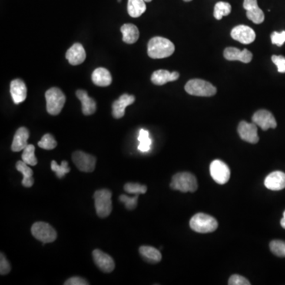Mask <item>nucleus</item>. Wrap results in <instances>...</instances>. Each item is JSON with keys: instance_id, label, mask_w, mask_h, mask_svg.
I'll return each instance as SVG.
<instances>
[{"instance_id": "obj_39", "label": "nucleus", "mask_w": 285, "mask_h": 285, "mask_svg": "<svg viewBox=\"0 0 285 285\" xmlns=\"http://www.w3.org/2000/svg\"><path fill=\"white\" fill-rule=\"evenodd\" d=\"M272 61L277 67L280 73H285V57L283 56H273Z\"/></svg>"}, {"instance_id": "obj_35", "label": "nucleus", "mask_w": 285, "mask_h": 285, "mask_svg": "<svg viewBox=\"0 0 285 285\" xmlns=\"http://www.w3.org/2000/svg\"><path fill=\"white\" fill-rule=\"evenodd\" d=\"M119 200L124 203L127 210H133L137 208V202H138V195H136L133 197H127V195H121L119 197Z\"/></svg>"}, {"instance_id": "obj_15", "label": "nucleus", "mask_w": 285, "mask_h": 285, "mask_svg": "<svg viewBox=\"0 0 285 285\" xmlns=\"http://www.w3.org/2000/svg\"><path fill=\"white\" fill-rule=\"evenodd\" d=\"M225 59L230 61H241L245 64H248L252 61L253 54L249 50L243 49V51L239 50V48L228 47L225 48L223 53Z\"/></svg>"}, {"instance_id": "obj_29", "label": "nucleus", "mask_w": 285, "mask_h": 285, "mask_svg": "<svg viewBox=\"0 0 285 285\" xmlns=\"http://www.w3.org/2000/svg\"><path fill=\"white\" fill-rule=\"evenodd\" d=\"M21 159L22 161L25 162L29 166H36L37 164V160L35 156V147L33 144H28L24 149Z\"/></svg>"}, {"instance_id": "obj_2", "label": "nucleus", "mask_w": 285, "mask_h": 285, "mask_svg": "<svg viewBox=\"0 0 285 285\" xmlns=\"http://www.w3.org/2000/svg\"><path fill=\"white\" fill-rule=\"evenodd\" d=\"M170 187L174 190H179L183 193L197 191L198 188L197 178L191 173L182 172L174 174L172 177Z\"/></svg>"}, {"instance_id": "obj_38", "label": "nucleus", "mask_w": 285, "mask_h": 285, "mask_svg": "<svg viewBox=\"0 0 285 285\" xmlns=\"http://www.w3.org/2000/svg\"><path fill=\"white\" fill-rule=\"evenodd\" d=\"M11 265L9 262L7 260L4 253H1L0 257V273L1 275H7L11 272Z\"/></svg>"}, {"instance_id": "obj_5", "label": "nucleus", "mask_w": 285, "mask_h": 285, "mask_svg": "<svg viewBox=\"0 0 285 285\" xmlns=\"http://www.w3.org/2000/svg\"><path fill=\"white\" fill-rule=\"evenodd\" d=\"M96 213L100 218H107L112 212V193L107 189L97 190L94 194Z\"/></svg>"}, {"instance_id": "obj_30", "label": "nucleus", "mask_w": 285, "mask_h": 285, "mask_svg": "<svg viewBox=\"0 0 285 285\" xmlns=\"http://www.w3.org/2000/svg\"><path fill=\"white\" fill-rule=\"evenodd\" d=\"M138 140L140 141V144L138 146V149L143 152L148 151L151 148V140L149 137V132L147 130L141 129L139 133Z\"/></svg>"}, {"instance_id": "obj_4", "label": "nucleus", "mask_w": 285, "mask_h": 285, "mask_svg": "<svg viewBox=\"0 0 285 285\" xmlns=\"http://www.w3.org/2000/svg\"><path fill=\"white\" fill-rule=\"evenodd\" d=\"M47 111L50 115H58L65 104L66 97L61 89L53 87L45 93Z\"/></svg>"}, {"instance_id": "obj_40", "label": "nucleus", "mask_w": 285, "mask_h": 285, "mask_svg": "<svg viewBox=\"0 0 285 285\" xmlns=\"http://www.w3.org/2000/svg\"><path fill=\"white\" fill-rule=\"evenodd\" d=\"M65 285H88L89 283L84 278L79 277V276H73L71 278L68 279L67 281L64 283Z\"/></svg>"}, {"instance_id": "obj_22", "label": "nucleus", "mask_w": 285, "mask_h": 285, "mask_svg": "<svg viewBox=\"0 0 285 285\" xmlns=\"http://www.w3.org/2000/svg\"><path fill=\"white\" fill-rule=\"evenodd\" d=\"M76 96L82 102V111L84 115L89 116L94 114L96 111V102L93 98L89 97L87 91L79 90Z\"/></svg>"}, {"instance_id": "obj_26", "label": "nucleus", "mask_w": 285, "mask_h": 285, "mask_svg": "<svg viewBox=\"0 0 285 285\" xmlns=\"http://www.w3.org/2000/svg\"><path fill=\"white\" fill-rule=\"evenodd\" d=\"M139 251L143 258L150 263H158L162 260V254L160 250L154 248L152 246H141Z\"/></svg>"}, {"instance_id": "obj_27", "label": "nucleus", "mask_w": 285, "mask_h": 285, "mask_svg": "<svg viewBox=\"0 0 285 285\" xmlns=\"http://www.w3.org/2000/svg\"><path fill=\"white\" fill-rule=\"evenodd\" d=\"M144 0H128L127 1V13L133 18H139L146 11Z\"/></svg>"}, {"instance_id": "obj_16", "label": "nucleus", "mask_w": 285, "mask_h": 285, "mask_svg": "<svg viewBox=\"0 0 285 285\" xmlns=\"http://www.w3.org/2000/svg\"><path fill=\"white\" fill-rule=\"evenodd\" d=\"M136 98L134 96L127 94H122L121 97H119V99L116 100L112 106V109H113L112 114L114 118L120 119L124 117L126 107L133 104Z\"/></svg>"}, {"instance_id": "obj_42", "label": "nucleus", "mask_w": 285, "mask_h": 285, "mask_svg": "<svg viewBox=\"0 0 285 285\" xmlns=\"http://www.w3.org/2000/svg\"><path fill=\"white\" fill-rule=\"evenodd\" d=\"M144 1H145V2L150 3L151 2L152 0H144Z\"/></svg>"}, {"instance_id": "obj_34", "label": "nucleus", "mask_w": 285, "mask_h": 285, "mask_svg": "<svg viewBox=\"0 0 285 285\" xmlns=\"http://www.w3.org/2000/svg\"><path fill=\"white\" fill-rule=\"evenodd\" d=\"M124 189L127 193L135 195L144 194L147 190V186H144V185L131 183L125 184Z\"/></svg>"}, {"instance_id": "obj_31", "label": "nucleus", "mask_w": 285, "mask_h": 285, "mask_svg": "<svg viewBox=\"0 0 285 285\" xmlns=\"http://www.w3.org/2000/svg\"><path fill=\"white\" fill-rule=\"evenodd\" d=\"M51 168L53 171L55 172L58 178H63L66 174L69 173L71 168L68 167V163L67 161H63L61 166L57 164V162L51 161Z\"/></svg>"}, {"instance_id": "obj_9", "label": "nucleus", "mask_w": 285, "mask_h": 285, "mask_svg": "<svg viewBox=\"0 0 285 285\" xmlns=\"http://www.w3.org/2000/svg\"><path fill=\"white\" fill-rule=\"evenodd\" d=\"M72 160L80 171L91 173L95 169V157L84 151H78L73 153Z\"/></svg>"}, {"instance_id": "obj_1", "label": "nucleus", "mask_w": 285, "mask_h": 285, "mask_svg": "<svg viewBox=\"0 0 285 285\" xmlns=\"http://www.w3.org/2000/svg\"><path fill=\"white\" fill-rule=\"evenodd\" d=\"M174 44L164 37H153L147 44V54L152 59L167 58L174 54Z\"/></svg>"}, {"instance_id": "obj_37", "label": "nucleus", "mask_w": 285, "mask_h": 285, "mask_svg": "<svg viewBox=\"0 0 285 285\" xmlns=\"http://www.w3.org/2000/svg\"><path fill=\"white\" fill-rule=\"evenodd\" d=\"M229 285H250V282L240 275H233L228 281Z\"/></svg>"}, {"instance_id": "obj_24", "label": "nucleus", "mask_w": 285, "mask_h": 285, "mask_svg": "<svg viewBox=\"0 0 285 285\" xmlns=\"http://www.w3.org/2000/svg\"><path fill=\"white\" fill-rule=\"evenodd\" d=\"M123 41L127 44H134L138 41L140 37L138 28L133 24H124L121 27Z\"/></svg>"}, {"instance_id": "obj_41", "label": "nucleus", "mask_w": 285, "mask_h": 285, "mask_svg": "<svg viewBox=\"0 0 285 285\" xmlns=\"http://www.w3.org/2000/svg\"><path fill=\"white\" fill-rule=\"evenodd\" d=\"M280 224H281V227L285 229V211L283 212V218L280 220Z\"/></svg>"}, {"instance_id": "obj_18", "label": "nucleus", "mask_w": 285, "mask_h": 285, "mask_svg": "<svg viewBox=\"0 0 285 285\" xmlns=\"http://www.w3.org/2000/svg\"><path fill=\"white\" fill-rule=\"evenodd\" d=\"M265 186L269 190L278 191L285 188V174L281 171H274L265 179Z\"/></svg>"}, {"instance_id": "obj_23", "label": "nucleus", "mask_w": 285, "mask_h": 285, "mask_svg": "<svg viewBox=\"0 0 285 285\" xmlns=\"http://www.w3.org/2000/svg\"><path fill=\"white\" fill-rule=\"evenodd\" d=\"M92 81L98 87H108L112 83L111 74L107 68L98 67L93 72Z\"/></svg>"}, {"instance_id": "obj_10", "label": "nucleus", "mask_w": 285, "mask_h": 285, "mask_svg": "<svg viewBox=\"0 0 285 285\" xmlns=\"http://www.w3.org/2000/svg\"><path fill=\"white\" fill-rule=\"evenodd\" d=\"M238 133L242 140L248 142L250 144H257L259 141L257 124H255L253 122L241 121L238 127Z\"/></svg>"}, {"instance_id": "obj_36", "label": "nucleus", "mask_w": 285, "mask_h": 285, "mask_svg": "<svg viewBox=\"0 0 285 285\" xmlns=\"http://www.w3.org/2000/svg\"><path fill=\"white\" fill-rule=\"evenodd\" d=\"M271 41L273 44L277 46H282L285 43V31L282 32H273L271 34Z\"/></svg>"}, {"instance_id": "obj_6", "label": "nucleus", "mask_w": 285, "mask_h": 285, "mask_svg": "<svg viewBox=\"0 0 285 285\" xmlns=\"http://www.w3.org/2000/svg\"><path fill=\"white\" fill-rule=\"evenodd\" d=\"M185 90L189 94L200 97H211L217 92L216 87L209 82L194 79L186 84Z\"/></svg>"}, {"instance_id": "obj_20", "label": "nucleus", "mask_w": 285, "mask_h": 285, "mask_svg": "<svg viewBox=\"0 0 285 285\" xmlns=\"http://www.w3.org/2000/svg\"><path fill=\"white\" fill-rule=\"evenodd\" d=\"M11 94L15 104H19L25 101L27 96V88L25 83L19 79L13 80L11 84Z\"/></svg>"}, {"instance_id": "obj_17", "label": "nucleus", "mask_w": 285, "mask_h": 285, "mask_svg": "<svg viewBox=\"0 0 285 285\" xmlns=\"http://www.w3.org/2000/svg\"><path fill=\"white\" fill-rule=\"evenodd\" d=\"M87 57L84 46L80 43H75L67 50L66 53V58L71 65H80L84 63Z\"/></svg>"}, {"instance_id": "obj_13", "label": "nucleus", "mask_w": 285, "mask_h": 285, "mask_svg": "<svg viewBox=\"0 0 285 285\" xmlns=\"http://www.w3.org/2000/svg\"><path fill=\"white\" fill-rule=\"evenodd\" d=\"M243 8L246 11V16L255 24L264 21L265 14L257 5V0H244Z\"/></svg>"}, {"instance_id": "obj_21", "label": "nucleus", "mask_w": 285, "mask_h": 285, "mask_svg": "<svg viewBox=\"0 0 285 285\" xmlns=\"http://www.w3.org/2000/svg\"><path fill=\"white\" fill-rule=\"evenodd\" d=\"M179 73L174 71L170 72L167 70H158L153 72L151 75V82L156 85L162 86L169 82L176 81L178 80Z\"/></svg>"}, {"instance_id": "obj_11", "label": "nucleus", "mask_w": 285, "mask_h": 285, "mask_svg": "<svg viewBox=\"0 0 285 285\" xmlns=\"http://www.w3.org/2000/svg\"><path fill=\"white\" fill-rule=\"evenodd\" d=\"M252 121L264 131L269 128H275L277 126L274 116L266 110H261L256 112L252 117Z\"/></svg>"}, {"instance_id": "obj_25", "label": "nucleus", "mask_w": 285, "mask_h": 285, "mask_svg": "<svg viewBox=\"0 0 285 285\" xmlns=\"http://www.w3.org/2000/svg\"><path fill=\"white\" fill-rule=\"evenodd\" d=\"M16 169L23 175V179L21 182L22 186L27 188L31 187L34 183V179L33 177L34 172H33L32 169L30 168L29 165L23 161L17 162Z\"/></svg>"}, {"instance_id": "obj_8", "label": "nucleus", "mask_w": 285, "mask_h": 285, "mask_svg": "<svg viewBox=\"0 0 285 285\" xmlns=\"http://www.w3.org/2000/svg\"><path fill=\"white\" fill-rule=\"evenodd\" d=\"M210 174L216 183L224 185L230 179V171L226 163L221 160H214L210 165Z\"/></svg>"}, {"instance_id": "obj_7", "label": "nucleus", "mask_w": 285, "mask_h": 285, "mask_svg": "<svg viewBox=\"0 0 285 285\" xmlns=\"http://www.w3.org/2000/svg\"><path fill=\"white\" fill-rule=\"evenodd\" d=\"M31 233L37 240L43 244L53 243L57 238V233L51 225L44 222H37L31 227Z\"/></svg>"}, {"instance_id": "obj_12", "label": "nucleus", "mask_w": 285, "mask_h": 285, "mask_svg": "<svg viewBox=\"0 0 285 285\" xmlns=\"http://www.w3.org/2000/svg\"><path fill=\"white\" fill-rule=\"evenodd\" d=\"M230 36L233 39L244 44H251L254 41L256 37L253 29L244 25L235 27L230 33Z\"/></svg>"}, {"instance_id": "obj_3", "label": "nucleus", "mask_w": 285, "mask_h": 285, "mask_svg": "<svg viewBox=\"0 0 285 285\" xmlns=\"http://www.w3.org/2000/svg\"><path fill=\"white\" fill-rule=\"evenodd\" d=\"M190 226L192 230L197 233H211L218 227V222L209 215L197 213L192 217Z\"/></svg>"}, {"instance_id": "obj_19", "label": "nucleus", "mask_w": 285, "mask_h": 285, "mask_svg": "<svg viewBox=\"0 0 285 285\" xmlns=\"http://www.w3.org/2000/svg\"><path fill=\"white\" fill-rule=\"evenodd\" d=\"M29 138H30V133L27 127H19L14 134L11 150L14 152L23 151L24 149L28 146Z\"/></svg>"}, {"instance_id": "obj_33", "label": "nucleus", "mask_w": 285, "mask_h": 285, "mask_svg": "<svg viewBox=\"0 0 285 285\" xmlns=\"http://www.w3.org/2000/svg\"><path fill=\"white\" fill-rule=\"evenodd\" d=\"M38 146L44 150H53L57 146V141L51 134H45L38 142Z\"/></svg>"}, {"instance_id": "obj_43", "label": "nucleus", "mask_w": 285, "mask_h": 285, "mask_svg": "<svg viewBox=\"0 0 285 285\" xmlns=\"http://www.w3.org/2000/svg\"><path fill=\"white\" fill-rule=\"evenodd\" d=\"M185 2H190L192 0H184Z\"/></svg>"}, {"instance_id": "obj_28", "label": "nucleus", "mask_w": 285, "mask_h": 285, "mask_svg": "<svg viewBox=\"0 0 285 285\" xmlns=\"http://www.w3.org/2000/svg\"><path fill=\"white\" fill-rule=\"evenodd\" d=\"M231 12V6L226 2H219L215 5L214 15L215 18L221 20L223 17L227 16Z\"/></svg>"}, {"instance_id": "obj_14", "label": "nucleus", "mask_w": 285, "mask_h": 285, "mask_svg": "<svg viewBox=\"0 0 285 285\" xmlns=\"http://www.w3.org/2000/svg\"><path fill=\"white\" fill-rule=\"evenodd\" d=\"M93 258L95 262L96 266L101 269L104 273H111L115 268L114 259L110 255L104 253L101 250H94L93 251Z\"/></svg>"}, {"instance_id": "obj_32", "label": "nucleus", "mask_w": 285, "mask_h": 285, "mask_svg": "<svg viewBox=\"0 0 285 285\" xmlns=\"http://www.w3.org/2000/svg\"><path fill=\"white\" fill-rule=\"evenodd\" d=\"M272 253L278 257H285V242L281 240H273L269 244Z\"/></svg>"}]
</instances>
